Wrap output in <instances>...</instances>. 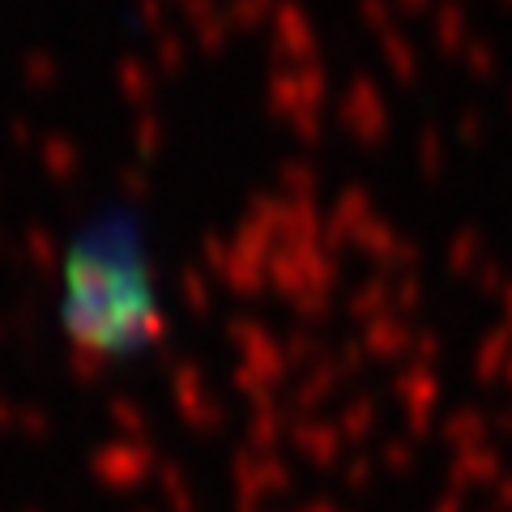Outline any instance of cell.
Returning <instances> with one entry per match:
<instances>
[{
    "mask_svg": "<svg viewBox=\"0 0 512 512\" xmlns=\"http://www.w3.org/2000/svg\"><path fill=\"white\" fill-rule=\"evenodd\" d=\"M69 282V333L86 346L111 350L116 342H133L146 333L154 316L150 278L137 256V244L116 227L86 235L64 265Z\"/></svg>",
    "mask_w": 512,
    "mask_h": 512,
    "instance_id": "cell-1",
    "label": "cell"
}]
</instances>
